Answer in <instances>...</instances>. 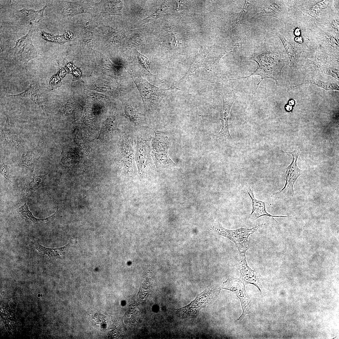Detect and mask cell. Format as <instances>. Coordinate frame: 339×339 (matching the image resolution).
Returning a JSON list of instances; mask_svg holds the SVG:
<instances>
[{
	"instance_id": "obj_23",
	"label": "cell",
	"mask_w": 339,
	"mask_h": 339,
	"mask_svg": "<svg viewBox=\"0 0 339 339\" xmlns=\"http://www.w3.org/2000/svg\"><path fill=\"white\" fill-rule=\"evenodd\" d=\"M57 209L55 213L49 217L42 219H39L33 216L31 212L29 210L26 203L19 208V211L22 217L28 222L36 224L46 223L48 222L54 218L57 212Z\"/></svg>"
},
{
	"instance_id": "obj_3",
	"label": "cell",
	"mask_w": 339,
	"mask_h": 339,
	"mask_svg": "<svg viewBox=\"0 0 339 339\" xmlns=\"http://www.w3.org/2000/svg\"><path fill=\"white\" fill-rule=\"evenodd\" d=\"M265 224H260L251 228L241 227L235 230H229L223 228L220 223H216L211 227L210 229L215 234L225 237L233 242L240 255L245 254L249 248L248 241L249 236Z\"/></svg>"
},
{
	"instance_id": "obj_14",
	"label": "cell",
	"mask_w": 339,
	"mask_h": 339,
	"mask_svg": "<svg viewBox=\"0 0 339 339\" xmlns=\"http://www.w3.org/2000/svg\"><path fill=\"white\" fill-rule=\"evenodd\" d=\"M44 140L42 132L37 146L33 149L25 151L22 155L20 163L22 165L26 167L31 173L33 172L36 163L43 153Z\"/></svg>"
},
{
	"instance_id": "obj_32",
	"label": "cell",
	"mask_w": 339,
	"mask_h": 339,
	"mask_svg": "<svg viewBox=\"0 0 339 339\" xmlns=\"http://www.w3.org/2000/svg\"><path fill=\"white\" fill-rule=\"evenodd\" d=\"M295 104V101L293 99L289 100L288 102V104L292 106L294 105Z\"/></svg>"
},
{
	"instance_id": "obj_18",
	"label": "cell",
	"mask_w": 339,
	"mask_h": 339,
	"mask_svg": "<svg viewBox=\"0 0 339 339\" xmlns=\"http://www.w3.org/2000/svg\"><path fill=\"white\" fill-rule=\"evenodd\" d=\"M137 141L135 155L138 170L140 174L145 171L151 162L149 146L145 141L141 139Z\"/></svg>"
},
{
	"instance_id": "obj_22",
	"label": "cell",
	"mask_w": 339,
	"mask_h": 339,
	"mask_svg": "<svg viewBox=\"0 0 339 339\" xmlns=\"http://www.w3.org/2000/svg\"><path fill=\"white\" fill-rule=\"evenodd\" d=\"M151 154L157 167L169 169L177 168L176 164L170 159L168 154L152 151Z\"/></svg>"
},
{
	"instance_id": "obj_2",
	"label": "cell",
	"mask_w": 339,
	"mask_h": 339,
	"mask_svg": "<svg viewBox=\"0 0 339 339\" xmlns=\"http://www.w3.org/2000/svg\"><path fill=\"white\" fill-rule=\"evenodd\" d=\"M130 74L140 94L145 111L147 114L152 113L162 100L170 94L173 89L171 87L169 89L158 87L138 75L131 72Z\"/></svg>"
},
{
	"instance_id": "obj_5",
	"label": "cell",
	"mask_w": 339,
	"mask_h": 339,
	"mask_svg": "<svg viewBox=\"0 0 339 339\" xmlns=\"http://www.w3.org/2000/svg\"><path fill=\"white\" fill-rule=\"evenodd\" d=\"M301 150V148H298L292 152H284L290 153L293 156V159L291 163L286 168L284 186L281 190L274 194V196L279 198L293 196L294 193L293 189L294 184L302 173V170L299 168L297 163Z\"/></svg>"
},
{
	"instance_id": "obj_31",
	"label": "cell",
	"mask_w": 339,
	"mask_h": 339,
	"mask_svg": "<svg viewBox=\"0 0 339 339\" xmlns=\"http://www.w3.org/2000/svg\"><path fill=\"white\" fill-rule=\"evenodd\" d=\"M285 108L287 111H290L292 110L293 109V106L289 104H287L285 106Z\"/></svg>"
},
{
	"instance_id": "obj_30",
	"label": "cell",
	"mask_w": 339,
	"mask_h": 339,
	"mask_svg": "<svg viewBox=\"0 0 339 339\" xmlns=\"http://www.w3.org/2000/svg\"><path fill=\"white\" fill-rule=\"evenodd\" d=\"M164 11V10L162 9H158L151 15L140 21L139 24L141 25L146 23L152 21L159 18L163 17L164 14L165 12Z\"/></svg>"
},
{
	"instance_id": "obj_7",
	"label": "cell",
	"mask_w": 339,
	"mask_h": 339,
	"mask_svg": "<svg viewBox=\"0 0 339 339\" xmlns=\"http://www.w3.org/2000/svg\"><path fill=\"white\" fill-rule=\"evenodd\" d=\"M245 286L239 279L229 277L219 288L220 290L224 289L232 292L240 300L243 312L237 319L238 321H241L246 315L249 313L252 309L251 301L246 293Z\"/></svg>"
},
{
	"instance_id": "obj_21",
	"label": "cell",
	"mask_w": 339,
	"mask_h": 339,
	"mask_svg": "<svg viewBox=\"0 0 339 339\" xmlns=\"http://www.w3.org/2000/svg\"><path fill=\"white\" fill-rule=\"evenodd\" d=\"M74 239H71L66 245L57 248H49L45 247L36 242L35 246L37 251L39 253L49 257H57L61 256L64 251H66L71 246L75 244Z\"/></svg>"
},
{
	"instance_id": "obj_17",
	"label": "cell",
	"mask_w": 339,
	"mask_h": 339,
	"mask_svg": "<svg viewBox=\"0 0 339 339\" xmlns=\"http://www.w3.org/2000/svg\"><path fill=\"white\" fill-rule=\"evenodd\" d=\"M48 173L36 175L32 173L27 175L22 180L21 184L22 193L24 198H28L41 186Z\"/></svg>"
},
{
	"instance_id": "obj_27",
	"label": "cell",
	"mask_w": 339,
	"mask_h": 339,
	"mask_svg": "<svg viewBox=\"0 0 339 339\" xmlns=\"http://www.w3.org/2000/svg\"><path fill=\"white\" fill-rule=\"evenodd\" d=\"M125 110L126 116L136 126H140L145 125V116L136 111L132 106L130 105L126 106Z\"/></svg>"
},
{
	"instance_id": "obj_28",
	"label": "cell",
	"mask_w": 339,
	"mask_h": 339,
	"mask_svg": "<svg viewBox=\"0 0 339 339\" xmlns=\"http://www.w3.org/2000/svg\"><path fill=\"white\" fill-rule=\"evenodd\" d=\"M116 126L115 117L111 116L109 117L103 124L98 138L105 139L112 133Z\"/></svg>"
},
{
	"instance_id": "obj_20",
	"label": "cell",
	"mask_w": 339,
	"mask_h": 339,
	"mask_svg": "<svg viewBox=\"0 0 339 339\" xmlns=\"http://www.w3.org/2000/svg\"><path fill=\"white\" fill-rule=\"evenodd\" d=\"M47 6L46 5L42 10L38 11L23 9L17 12L16 15L22 24H31L41 19L43 16L44 10Z\"/></svg>"
},
{
	"instance_id": "obj_13",
	"label": "cell",
	"mask_w": 339,
	"mask_h": 339,
	"mask_svg": "<svg viewBox=\"0 0 339 339\" xmlns=\"http://www.w3.org/2000/svg\"><path fill=\"white\" fill-rule=\"evenodd\" d=\"M7 117L5 126L1 131V142L11 149L21 150L24 148V142L18 135L11 132L8 116Z\"/></svg>"
},
{
	"instance_id": "obj_9",
	"label": "cell",
	"mask_w": 339,
	"mask_h": 339,
	"mask_svg": "<svg viewBox=\"0 0 339 339\" xmlns=\"http://www.w3.org/2000/svg\"><path fill=\"white\" fill-rule=\"evenodd\" d=\"M239 95V92L234 89L225 95H221L223 101V106L220 111V116L222 128L219 132L215 135L217 137H223L229 140L233 139L229 131V119L231 107Z\"/></svg>"
},
{
	"instance_id": "obj_16",
	"label": "cell",
	"mask_w": 339,
	"mask_h": 339,
	"mask_svg": "<svg viewBox=\"0 0 339 339\" xmlns=\"http://www.w3.org/2000/svg\"><path fill=\"white\" fill-rule=\"evenodd\" d=\"M243 191L250 196L252 202L253 209L249 216V218L252 220L254 221L261 216H266L271 218L278 223L273 217L285 218L288 217V216H273L268 213L266 210L265 202L258 200L255 198L253 191L251 189L250 184L246 185Z\"/></svg>"
},
{
	"instance_id": "obj_26",
	"label": "cell",
	"mask_w": 339,
	"mask_h": 339,
	"mask_svg": "<svg viewBox=\"0 0 339 339\" xmlns=\"http://www.w3.org/2000/svg\"><path fill=\"white\" fill-rule=\"evenodd\" d=\"M152 144L154 151L168 154L169 142L167 136L156 133L152 140Z\"/></svg>"
},
{
	"instance_id": "obj_1",
	"label": "cell",
	"mask_w": 339,
	"mask_h": 339,
	"mask_svg": "<svg viewBox=\"0 0 339 339\" xmlns=\"http://www.w3.org/2000/svg\"><path fill=\"white\" fill-rule=\"evenodd\" d=\"M249 59L255 61L257 64L256 69L253 73L245 77L228 80L247 78L250 76L256 75L260 76L261 80L257 84L252 96L251 102L258 86L263 79L271 78L274 80L277 88L285 85V81L281 76V71L284 66L289 65L288 58L285 55L273 51H264L255 53Z\"/></svg>"
},
{
	"instance_id": "obj_10",
	"label": "cell",
	"mask_w": 339,
	"mask_h": 339,
	"mask_svg": "<svg viewBox=\"0 0 339 339\" xmlns=\"http://www.w3.org/2000/svg\"><path fill=\"white\" fill-rule=\"evenodd\" d=\"M228 51L226 50L222 52L218 56L203 63L198 74L199 78L207 83L223 82V79L221 77L219 62L221 58Z\"/></svg>"
},
{
	"instance_id": "obj_19",
	"label": "cell",
	"mask_w": 339,
	"mask_h": 339,
	"mask_svg": "<svg viewBox=\"0 0 339 339\" xmlns=\"http://www.w3.org/2000/svg\"><path fill=\"white\" fill-rule=\"evenodd\" d=\"M276 35L282 42L289 60V66L291 68L298 65L300 53L286 34L284 30L277 31Z\"/></svg>"
},
{
	"instance_id": "obj_6",
	"label": "cell",
	"mask_w": 339,
	"mask_h": 339,
	"mask_svg": "<svg viewBox=\"0 0 339 339\" xmlns=\"http://www.w3.org/2000/svg\"><path fill=\"white\" fill-rule=\"evenodd\" d=\"M259 11L255 14L256 18L269 16L277 18L284 22L288 17V12L293 4V1L282 0L261 1Z\"/></svg>"
},
{
	"instance_id": "obj_11",
	"label": "cell",
	"mask_w": 339,
	"mask_h": 339,
	"mask_svg": "<svg viewBox=\"0 0 339 339\" xmlns=\"http://www.w3.org/2000/svg\"><path fill=\"white\" fill-rule=\"evenodd\" d=\"M238 267L240 274L239 279L245 285L251 284L255 285L262 294L263 288L261 283L260 275L257 270H253L249 267L245 254L239 255Z\"/></svg>"
},
{
	"instance_id": "obj_4",
	"label": "cell",
	"mask_w": 339,
	"mask_h": 339,
	"mask_svg": "<svg viewBox=\"0 0 339 339\" xmlns=\"http://www.w3.org/2000/svg\"><path fill=\"white\" fill-rule=\"evenodd\" d=\"M220 290L219 288H207L189 304L182 308L176 309V315L181 319L196 317L201 309L211 304L216 299Z\"/></svg>"
},
{
	"instance_id": "obj_25",
	"label": "cell",
	"mask_w": 339,
	"mask_h": 339,
	"mask_svg": "<svg viewBox=\"0 0 339 339\" xmlns=\"http://www.w3.org/2000/svg\"><path fill=\"white\" fill-rule=\"evenodd\" d=\"M304 58L307 65L315 70L331 76L339 80V70L336 68L327 66L320 63L312 61L305 57Z\"/></svg>"
},
{
	"instance_id": "obj_15",
	"label": "cell",
	"mask_w": 339,
	"mask_h": 339,
	"mask_svg": "<svg viewBox=\"0 0 339 339\" xmlns=\"http://www.w3.org/2000/svg\"><path fill=\"white\" fill-rule=\"evenodd\" d=\"M42 94L41 88L40 86L38 79H35L30 84L29 86L22 93L13 94H8L7 97L19 96L22 98L26 97L29 98L36 104L40 107L43 112L46 115L49 120V113H51L48 111L42 105L40 100V96Z\"/></svg>"
},
{
	"instance_id": "obj_24",
	"label": "cell",
	"mask_w": 339,
	"mask_h": 339,
	"mask_svg": "<svg viewBox=\"0 0 339 339\" xmlns=\"http://www.w3.org/2000/svg\"><path fill=\"white\" fill-rule=\"evenodd\" d=\"M307 84H314L327 91L335 90L339 91V86L336 83L326 82L315 79L305 80L301 83L294 84L291 85L285 92H287L298 86Z\"/></svg>"
},
{
	"instance_id": "obj_12",
	"label": "cell",
	"mask_w": 339,
	"mask_h": 339,
	"mask_svg": "<svg viewBox=\"0 0 339 339\" xmlns=\"http://www.w3.org/2000/svg\"><path fill=\"white\" fill-rule=\"evenodd\" d=\"M213 48L212 46H205L202 47L196 56L194 62L185 75L180 80L175 82L171 87L173 89H178L181 84L185 83L189 80L190 76L202 65L204 59L210 51Z\"/></svg>"
},
{
	"instance_id": "obj_29",
	"label": "cell",
	"mask_w": 339,
	"mask_h": 339,
	"mask_svg": "<svg viewBox=\"0 0 339 339\" xmlns=\"http://www.w3.org/2000/svg\"><path fill=\"white\" fill-rule=\"evenodd\" d=\"M0 173L10 183H12L11 169L9 164L3 160L1 161Z\"/></svg>"
},
{
	"instance_id": "obj_8",
	"label": "cell",
	"mask_w": 339,
	"mask_h": 339,
	"mask_svg": "<svg viewBox=\"0 0 339 339\" xmlns=\"http://www.w3.org/2000/svg\"><path fill=\"white\" fill-rule=\"evenodd\" d=\"M32 32L30 30L27 35L18 40L15 47L11 50L19 64L23 67H26L28 61L37 56L32 43Z\"/></svg>"
}]
</instances>
